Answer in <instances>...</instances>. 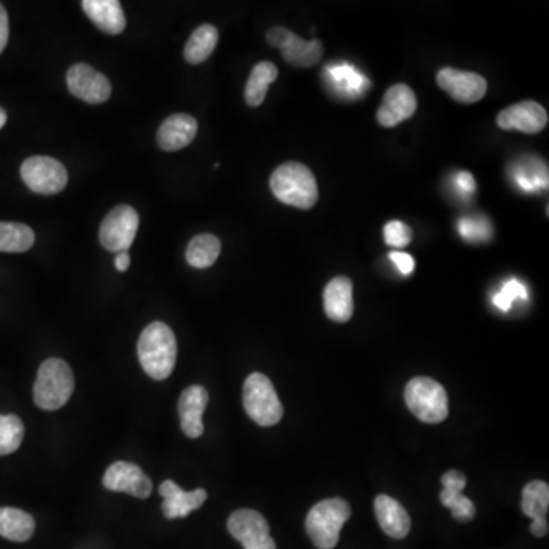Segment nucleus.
Returning a JSON list of instances; mask_svg holds the SVG:
<instances>
[{"instance_id": "obj_27", "label": "nucleus", "mask_w": 549, "mask_h": 549, "mask_svg": "<svg viewBox=\"0 0 549 549\" xmlns=\"http://www.w3.org/2000/svg\"><path fill=\"white\" fill-rule=\"evenodd\" d=\"M36 234L22 223L0 222V252L22 254L33 248Z\"/></svg>"}, {"instance_id": "obj_2", "label": "nucleus", "mask_w": 549, "mask_h": 549, "mask_svg": "<svg viewBox=\"0 0 549 549\" xmlns=\"http://www.w3.org/2000/svg\"><path fill=\"white\" fill-rule=\"evenodd\" d=\"M270 190L284 205L312 209L318 203L319 190L309 167L299 162H287L273 171Z\"/></svg>"}, {"instance_id": "obj_25", "label": "nucleus", "mask_w": 549, "mask_h": 549, "mask_svg": "<svg viewBox=\"0 0 549 549\" xmlns=\"http://www.w3.org/2000/svg\"><path fill=\"white\" fill-rule=\"evenodd\" d=\"M278 68L270 63V61H261L252 69L249 75L246 90H244V98L246 103L251 107H258L266 100L267 90L270 84L277 80Z\"/></svg>"}, {"instance_id": "obj_35", "label": "nucleus", "mask_w": 549, "mask_h": 549, "mask_svg": "<svg viewBox=\"0 0 549 549\" xmlns=\"http://www.w3.org/2000/svg\"><path fill=\"white\" fill-rule=\"evenodd\" d=\"M8 39H10V20L4 5L0 4V54L7 48Z\"/></svg>"}, {"instance_id": "obj_4", "label": "nucleus", "mask_w": 549, "mask_h": 549, "mask_svg": "<svg viewBox=\"0 0 549 549\" xmlns=\"http://www.w3.org/2000/svg\"><path fill=\"white\" fill-rule=\"evenodd\" d=\"M350 516L351 508L345 499H325L307 514L305 530L316 548L333 549L338 545L342 527Z\"/></svg>"}, {"instance_id": "obj_38", "label": "nucleus", "mask_w": 549, "mask_h": 549, "mask_svg": "<svg viewBox=\"0 0 549 549\" xmlns=\"http://www.w3.org/2000/svg\"><path fill=\"white\" fill-rule=\"evenodd\" d=\"M115 267L119 272H126L130 267V255L129 252H119L115 258Z\"/></svg>"}, {"instance_id": "obj_23", "label": "nucleus", "mask_w": 549, "mask_h": 549, "mask_svg": "<svg viewBox=\"0 0 549 549\" xmlns=\"http://www.w3.org/2000/svg\"><path fill=\"white\" fill-rule=\"evenodd\" d=\"M36 531V521L31 514L19 508H0V537L13 542H26Z\"/></svg>"}, {"instance_id": "obj_11", "label": "nucleus", "mask_w": 549, "mask_h": 549, "mask_svg": "<svg viewBox=\"0 0 549 549\" xmlns=\"http://www.w3.org/2000/svg\"><path fill=\"white\" fill-rule=\"evenodd\" d=\"M437 83L458 103L475 104L487 94V81L475 72L444 68L438 72Z\"/></svg>"}, {"instance_id": "obj_31", "label": "nucleus", "mask_w": 549, "mask_h": 549, "mask_svg": "<svg viewBox=\"0 0 549 549\" xmlns=\"http://www.w3.org/2000/svg\"><path fill=\"white\" fill-rule=\"evenodd\" d=\"M528 293L521 281L510 280L504 284L501 292L493 296V304L502 312H508L516 299H527Z\"/></svg>"}, {"instance_id": "obj_8", "label": "nucleus", "mask_w": 549, "mask_h": 549, "mask_svg": "<svg viewBox=\"0 0 549 549\" xmlns=\"http://www.w3.org/2000/svg\"><path fill=\"white\" fill-rule=\"evenodd\" d=\"M139 228L138 212L129 205H119L101 223L100 241L110 252H127Z\"/></svg>"}, {"instance_id": "obj_26", "label": "nucleus", "mask_w": 549, "mask_h": 549, "mask_svg": "<svg viewBox=\"0 0 549 549\" xmlns=\"http://www.w3.org/2000/svg\"><path fill=\"white\" fill-rule=\"evenodd\" d=\"M222 252V243L212 234H200L190 241L187 248L188 264L196 269H208L216 263Z\"/></svg>"}, {"instance_id": "obj_21", "label": "nucleus", "mask_w": 549, "mask_h": 549, "mask_svg": "<svg viewBox=\"0 0 549 549\" xmlns=\"http://www.w3.org/2000/svg\"><path fill=\"white\" fill-rule=\"evenodd\" d=\"M81 7L86 16L104 33L116 36L126 28V14L118 0H84Z\"/></svg>"}, {"instance_id": "obj_13", "label": "nucleus", "mask_w": 549, "mask_h": 549, "mask_svg": "<svg viewBox=\"0 0 549 549\" xmlns=\"http://www.w3.org/2000/svg\"><path fill=\"white\" fill-rule=\"evenodd\" d=\"M498 126L502 130H517V132L540 133L548 124V113L536 101H522L502 110L498 115Z\"/></svg>"}, {"instance_id": "obj_19", "label": "nucleus", "mask_w": 549, "mask_h": 549, "mask_svg": "<svg viewBox=\"0 0 549 549\" xmlns=\"http://www.w3.org/2000/svg\"><path fill=\"white\" fill-rule=\"evenodd\" d=\"M324 310L331 321L345 324L353 318V283L350 278L336 277L324 290Z\"/></svg>"}, {"instance_id": "obj_16", "label": "nucleus", "mask_w": 549, "mask_h": 549, "mask_svg": "<svg viewBox=\"0 0 549 549\" xmlns=\"http://www.w3.org/2000/svg\"><path fill=\"white\" fill-rule=\"evenodd\" d=\"M159 493L164 498L162 513L167 519L187 517L193 511L199 510L208 498V493L203 488H197L194 492H183L182 488L170 479L162 482Z\"/></svg>"}, {"instance_id": "obj_30", "label": "nucleus", "mask_w": 549, "mask_h": 549, "mask_svg": "<svg viewBox=\"0 0 549 549\" xmlns=\"http://www.w3.org/2000/svg\"><path fill=\"white\" fill-rule=\"evenodd\" d=\"M25 437V426L17 415H0V456L16 452Z\"/></svg>"}, {"instance_id": "obj_22", "label": "nucleus", "mask_w": 549, "mask_h": 549, "mask_svg": "<svg viewBox=\"0 0 549 549\" xmlns=\"http://www.w3.org/2000/svg\"><path fill=\"white\" fill-rule=\"evenodd\" d=\"M280 51L284 60L295 68H312L318 65L324 54V48L319 40L307 42L292 31L287 33L286 39L281 43Z\"/></svg>"}, {"instance_id": "obj_7", "label": "nucleus", "mask_w": 549, "mask_h": 549, "mask_svg": "<svg viewBox=\"0 0 549 549\" xmlns=\"http://www.w3.org/2000/svg\"><path fill=\"white\" fill-rule=\"evenodd\" d=\"M20 176L29 190L43 196L58 194L68 185V171L65 165L49 156H33L26 159L20 168Z\"/></svg>"}, {"instance_id": "obj_1", "label": "nucleus", "mask_w": 549, "mask_h": 549, "mask_svg": "<svg viewBox=\"0 0 549 549\" xmlns=\"http://www.w3.org/2000/svg\"><path fill=\"white\" fill-rule=\"evenodd\" d=\"M138 356L147 376L155 380L168 379L177 359V342L173 330L164 322L147 325L139 338Z\"/></svg>"}, {"instance_id": "obj_10", "label": "nucleus", "mask_w": 549, "mask_h": 549, "mask_svg": "<svg viewBox=\"0 0 549 549\" xmlns=\"http://www.w3.org/2000/svg\"><path fill=\"white\" fill-rule=\"evenodd\" d=\"M68 87L74 97L89 104H103L112 95L109 78L92 66L74 65L68 71Z\"/></svg>"}, {"instance_id": "obj_6", "label": "nucleus", "mask_w": 549, "mask_h": 549, "mask_svg": "<svg viewBox=\"0 0 549 549\" xmlns=\"http://www.w3.org/2000/svg\"><path fill=\"white\" fill-rule=\"evenodd\" d=\"M243 405L246 414L263 427L275 426L284 415V408L278 399L269 377L254 373L243 386Z\"/></svg>"}, {"instance_id": "obj_5", "label": "nucleus", "mask_w": 549, "mask_h": 549, "mask_svg": "<svg viewBox=\"0 0 549 549\" xmlns=\"http://www.w3.org/2000/svg\"><path fill=\"white\" fill-rule=\"evenodd\" d=\"M406 405L424 423L437 424L449 415L447 392L431 377H415L406 386Z\"/></svg>"}, {"instance_id": "obj_28", "label": "nucleus", "mask_w": 549, "mask_h": 549, "mask_svg": "<svg viewBox=\"0 0 549 549\" xmlns=\"http://www.w3.org/2000/svg\"><path fill=\"white\" fill-rule=\"evenodd\" d=\"M549 508V487L546 482L533 481L522 492V511L531 519L546 517Z\"/></svg>"}, {"instance_id": "obj_14", "label": "nucleus", "mask_w": 549, "mask_h": 549, "mask_svg": "<svg viewBox=\"0 0 549 549\" xmlns=\"http://www.w3.org/2000/svg\"><path fill=\"white\" fill-rule=\"evenodd\" d=\"M417 97L406 84H395L386 90L382 104L377 110V121L385 129L397 126L417 112Z\"/></svg>"}, {"instance_id": "obj_33", "label": "nucleus", "mask_w": 549, "mask_h": 549, "mask_svg": "<svg viewBox=\"0 0 549 549\" xmlns=\"http://www.w3.org/2000/svg\"><path fill=\"white\" fill-rule=\"evenodd\" d=\"M460 232L466 240H484L490 235V228L482 220L463 219L460 222Z\"/></svg>"}, {"instance_id": "obj_12", "label": "nucleus", "mask_w": 549, "mask_h": 549, "mask_svg": "<svg viewBox=\"0 0 549 549\" xmlns=\"http://www.w3.org/2000/svg\"><path fill=\"white\" fill-rule=\"evenodd\" d=\"M103 485L110 492L129 493L139 499L150 498L153 484L141 467L127 461L113 463L106 470Z\"/></svg>"}, {"instance_id": "obj_20", "label": "nucleus", "mask_w": 549, "mask_h": 549, "mask_svg": "<svg viewBox=\"0 0 549 549\" xmlns=\"http://www.w3.org/2000/svg\"><path fill=\"white\" fill-rule=\"evenodd\" d=\"M374 511H376L380 528L386 536L397 540L408 536L411 531V517L399 501H395L388 495L377 496Z\"/></svg>"}, {"instance_id": "obj_15", "label": "nucleus", "mask_w": 549, "mask_h": 549, "mask_svg": "<svg viewBox=\"0 0 549 549\" xmlns=\"http://www.w3.org/2000/svg\"><path fill=\"white\" fill-rule=\"evenodd\" d=\"M208 402V391L203 386H190L180 395V426H182L183 434L187 435L188 438L202 437L203 431H205L202 417Z\"/></svg>"}, {"instance_id": "obj_24", "label": "nucleus", "mask_w": 549, "mask_h": 549, "mask_svg": "<svg viewBox=\"0 0 549 549\" xmlns=\"http://www.w3.org/2000/svg\"><path fill=\"white\" fill-rule=\"evenodd\" d=\"M217 42H219V31L216 26H199L188 39L187 45L183 49V57L190 65H200L203 61L208 60L209 55L214 52Z\"/></svg>"}, {"instance_id": "obj_36", "label": "nucleus", "mask_w": 549, "mask_h": 549, "mask_svg": "<svg viewBox=\"0 0 549 549\" xmlns=\"http://www.w3.org/2000/svg\"><path fill=\"white\" fill-rule=\"evenodd\" d=\"M456 187L460 188V191H463V193H473L476 188L475 179H473L472 174L461 171V173H458V176H456Z\"/></svg>"}, {"instance_id": "obj_39", "label": "nucleus", "mask_w": 549, "mask_h": 549, "mask_svg": "<svg viewBox=\"0 0 549 549\" xmlns=\"http://www.w3.org/2000/svg\"><path fill=\"white\" fill-rule=\"evenodd\" d=\"M7 124V112L0 107V129Z\"/></svg>"}, {"instance_id": "obj_17", "label": "nucleus", "mask_w": 549, "mask_h": 549, "mask_svg": "<svg viewBox=\"0 0 549 549\" xmlns=\"http://www.w3.org/2000/svg\"><path fill=\"white\" fill-rule=\"evenodd\" d=\"M441 484H443V492L440 495L441 504L452 511L453 519L460 522L472 521L476 514V507L467 496L463 495L467 484L466 475L458 470H450L444 473Z\"/></svg>"}, {"instance_id": "obj_37", "label": "nucleus", "mask_w": 549, "mask_h": 549, "mask_svg": "<svg viewBox=\"0 0 549 549\" xmlns=\"http://www.w3.org/2000/svg\"><path fill=\"white\" fill-rule=\"evenodd\" d=\"M530 531L534 537H545L546 534H548V522H546V517L533 519V524H531Z\"/></svg>"}, {"instance_id": "obj_29", "label": "nucleus", "mask_w": 549, "mask_h": 549, "mask_svg": "<svg viewBox=\"0 0 549 549\" xmlns=\"http://www.w3.org/2000/svg\"><path fill=\"white\" fill-rule=\"evenodd\" d=\"M327 72L334 87H338V90L348 97H359L365 87L370 86L366 78H363L353 66H330Z\"/></svg>"}, {"instance_id": "obj_18", "label": "nucleus", "mask_w": 549, "mask_h": 549, "mask_svg": "<svg viewBox=\"0 0 549 549\" xmlns=\"http://www.w3.org/2000/svg\"><path fill=\"white\" fill-rule=\"evenodd\" d=\"M199 124L191 115L177 113L168 116L158 130V145L164 151H177L188 147L196 138Z\"/></svg>"}, {"instance_id": "obj_9", "label": "nucleus", "mask_w": 549, "mask_h": 549, "mask_svg": "<svg viewBox=\"0 0 549 549\" xmlns=\"http://www.w3.org/2000/svg\"><path fill=\"white\" fill-rule=\"evenodd\" d=\"M228 530L244 549H277L263 514L249 508L231 514Z\"/></svg>"}, {"instance_id": "obj_3", "label": "nucleus", "mask_w": 549, "mask_h": 549, "mask_svg": "<svg viewBox=\"0 0 549 549\" xmlns=\"http://www.w3.org/2000/svg\"><path fill=\"white\" fill-rule=\"evenodd\" d=\"M75 379L71 366L65 360H45L34 383V402L43 411H58L74 394Z\"/></svg>"}, {"instance_id": "obj_32", "label": "nucleus", "mask_w": 549, "mask_h": 549, "mask_svg": "<svg viewBox=\"0 0 549 549\" xmlns=\"http://www.w3.org/2000/svg\"><path fill=\"white\" fill-rule=\"evenodd\" d=\"M383 235H385L386 244L397 249L406 248L412 240L411 229L399 220L386 223Z\"/></svg>"}, {"instance_id": "obj_34", "label": "nucleus", "mask_w": 549, "mask_h": 549, "mask_svg": "<svg viewBox=\"0 0 549 549\" xmlns=\"http://www.w3.org/2000/svg\"><path fill=\"white\" fill-rule=\"evenodd\" d=\"M389 257H391L392 263L397 266V269L400 270L402 275H411L412 270H414L415 267V261L411 255L405 254V252L394 251L389 254Z\"/></svg>"}]
</instances>
